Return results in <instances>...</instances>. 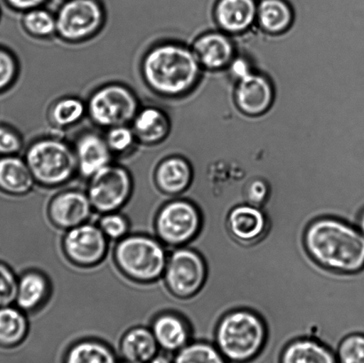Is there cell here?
<instances>
[{
    "instance_id": "6da1fadb",
    "label": "cell",
    "mask_w": 364,
    "mask_h": 363,
    "mask_svg": "<svg viewBox=\"0 0 364 363\" xmlns=\"http://www.w3.org/2000/svg\"><path fill=\"white\" fill-rule=\"evenodd\" d=\"M142 80L161 97H185L200 81L201 65L193 50L177 42L158 43L141 59Z\"/></svg>"
},
{
    "instance_id": "7a4b0ae2",
    "label": "cell",
    "mask_w": 364,
    "mask_h": 363,
    "mask_svg": "<svg viewBox=\"0 0 364 363\" xmlns=\"http://www.w3.org/2000/svg\"><path fill=\"white\" fill-rule=\"evenodd\" d=\"M305 245L314 261L331 271L355 273L364 269V237L344 220H316L306 229Z\"/></svg>"
},
{
    "instance_id": "3957f363",
    "label": "cell",
    "mask_w": 364,
    "mask_h": 363,
    "mask_svg": "<svg viewBox=\"0 0 364 363\" xmlns=\"http://www.w3.org/2000/svg\"><path fill=\"white\" fill-rule=\"evenodd\" d=\"M169 250L155 236L129 234L115 243L113 262L124 278L139 286L162 280Z\"/></svg>"
},
{
    "instance_id": "277c9868",
    "label": "cell",
    "mask_w": 364,
    "mask_h": 363,
    "mask_svg": "<svg viewBox=\"0 0 364 363\" xmlns=\"http://www.w3.org/2000/svg\"><path fill=\"white\" fill-rule=\"evenodd\" d=\"M266 340L262 318L247 309H238L220 320L214 345L230 363H252L262 354Z\"/></svg>"
},
{
    "instance_id": "5b68a950",
    "label": "cell",
    "mask_w": 364,
    "mask_h": 363,
    "mask_svg": "<svg viewBox=\"0 0 364 363\" xmlns=\"http://www.w3.org/2000/svg\"><path fill=\"white\" fill-rule=\"evenodd\" d=\"M24 160L37 186L56 190L77 175L73 146L57 136H46L31 142Z\"/></svg>"
},
{
    "instance_id": "8992f818",
    "label": "cell",
    "mask_w": 364,
    "mask_h": 363,
    "mask_svg": "<svg viewBox=\"0 0 364 363\" xmlns=\"http://www.w3.org/2000/svg\"><path fill=\"white\" fill-rule=\"evenodd\" d=\"M155 237L168 249L186 246L201 227V215L194 202L183 197L166 199L153 220Z\"/></svg>"
},
{
    "instance_id": "52a82bcc",
    "label": "cell",
    "mask_w": 364,
    "mask_h": 363,
    "mask_svg": "<svg viewBox=\"0 0 364 363\" xmlns=\"http://www.w3.org/2000/svg\"><path fill=\"white\" fill-rule=\"evenodd\" d=\"M140 109L136 94L120 83L102 85L92 92L87 102L89 119L105 130L131 124Z\"/></svg>"
},
{
    "instance_id": "ba28073f",
    "label": "cell",
    "mask_w": 364,
    "mask_h": 363,
    "mask_svg": "<svg viewBox=\"0 0 364 363\" xmlns=\"http://www.w3.org/2000/svg\"><path fill=\"white\" fill-rule=\"evenodd\" d=\"M56 36L69 44L90 40L100 33L106 21L100 0H66L57 10Z\"/></svg>"
},
{
    "instance_id": "9c48e42d",
    "label": "cell",
    "mask_w": 364,
    "mask_h": 363,
    "mask_svg": "<svg viewBox=\"0 0 364 363\" xmlns=\"http://www.w3.org/2000/svg\"><path fill=\"white\" fill-rule=\"evenodd\" d=\"M87 181L85 192L95 212L100 215L121 211L133 197L134 178L119 163H109Z\"/></svg>"
},
{
    "instance_id": "30bf717a",
    "label": "cell",
    "mask_w": 364,
    "mask_h": 363,
    "mask_svg": "<svg viewBox=\"0 0 364 363\" xmlns=\"http://www.w3.org/2000/svg\"><path fill=\"white\" fill-rule=\"evenodd\" d=\"M205 277V263L198 251L187 246L169 250L161 281L170 297L187 300L194 296L201 290Z\"/></svg>"
},
{
    "instance_id": "8fae6325",
    "label": "cell",
    "mask_w": 364,
    "mask_h": 363,
    "mask_svg": "<svg viewBox=\"0 0 364 363\" xmlns=\"http://www.w3.org/2000/svg\"><path fill=\"white\" fill-rule=\"evenodd\" d=\"M110 242L91 222L65 231L60 248L66 261L80 269H94L108 257Z\"/></svg>"
},
{
    "instance_id": "7c38bea8",
    "label": "cell",
    "mask_w": 364,
    "mask_h": 363,
    "mask_svg": "<svg viewBox=\"0 0 364 363\" xmlns=\"http://www.w3.org/2000/svg\"><path fill=\"white\" fill-rule=\"evenodd\" d=\"M95 211L87 192L78 188H67L53 195L46 208L50 224L65 231L90 222Z\"/></svg>"
},
{
    "instance_id": "4fadbf2b",
    "label": "cell",
    "mask_w": 364,
    "mask_h": 363,
    "mask_svg": "<svg viewBox=\"0 0 364 363\" xmlns=\"http://www.w3.org/2000/svg\"><path fill=\"white\" fill-rule=\"evenodd\" d=\"M77 165V175L88 180L113 162V155L105 135L87 130L78 134L73 144Z\"/></svg>"
},
{
    "instance_id": "5bb4252c",
    "label": "cell",
    "mask_w": 364,
    "mask_h": 363,
    "mask_svg": "<svg viewBox=\"0 0 364 363\" xmlns=\"http://www.w3.org/2000/svg\"><path fill=\"white\" fill-rule=\"evenodd\" d=\"M151 328L159 350L171 354L192 341V332L187 319L174 309L167 308L151 319Z\"/></svg>"
},
{
    "instance_id": "9a60e30c",
    "label": "cell",
    "mask_w": 364,
    "mask_h": 363,
    "mask_svg": "<svg viewBox=\"0 0 364 363\" xmlns=\"http://www.w3.org/2000/svg\"><path fill=\"white\" fill-rule=\"evenodd\" d=\"M234 98L238 109L245 116H262L273 105L274 89L266 77L252 72L238 80Z\"/></svg>"
},
{
    "instance_id": "2e32d148",
    "label": "cell",
    "mask_w": 364,
    "mask_h": 363,
    "mask_svg": "<svg viewBox=\"0 0 364 363\" xmlns=\"http://www.w3.org/2000/svg\"><path fill=\"white\" fill-rule=\"evenodd\" d=\"M193 167L185 156L173 155L156 165L153 180L156 190L166 199L180 197L192 183Z\"/></svg>"
},
{
    "instance_id": "e0dca14e",
    "label": "cell",
    "mask_w": 364,
    "mask_h": 363,
    "mask_svg": "<svg viewBox=\"0 0 364 363\" xmlns=\"http://www.w3.org/2000/svg\"><path fill=\"white\" fill-rule=\"evenodd\" d=\"M53 294L51 279L41 270L31 269L18 275L14 305L27 315L41 312L48 304Z\"/></svg>"
},
{
    "instance_id": "ac0fdd59",
    "label": "cell",
    "mask_w": 364,
    "mask_h": 363,
    "mask_svg": "<svg viewBox=\"0 0 364 363\" xmlns=\"http://www.w3.org/2000/svg\"><path fill=\"white\" fill-rule=\"evenodd\" d=\"M138 143L155 146L165 141L172 129V122L165 110L156 106L139 109L130 124Z\"/></svg>"
},
{
    "instance_id": "d6986e66",
    "label": "cell",
    "mask_w": 364,
    "mask_h": 363,
    "mask_svg": "<svg viewBox=\"0 0 364 363\" xmlns=\"http://www.w3.org/2000/svg\"><path fill=\"white\" fill-rule=\"evenodd\" d=\"M192 50L200 65L212 71L225 69L232 63L235 55L233 43L219 32L200 36L193 43Z\"/></svg>"
},
{
    "instance_id": "ffe728a7",
    "label": "cell",
    "mask_w": 364,
    "mask_h": 363,
    "mask_svg": "<svg viewBox=\"0 0 364 363\" xmlns=\"http://www.w3.org/2000/svg\"><path fill=\"white\" fill-rule=\"evenodd\" d=\"M33 176L24 158L19 156H0V192L12 198L27 197L33 191Z\"/></svg>"
},
{
    "instance_id": "44dd1931",
    "label": "cell",
    "mask_w": 364,
    "mask_h": 363,
    "mask_svg": "<svg viewBox=\"0 0 364 363\" xmlns=\"http://www.w3.org/2000/svg\"><path fill=\"white\" fill-rule=\"evenodd\" d=\"M258 0H218L213 10L217 23L230 33H242L257 18Z\"/></svg>"
},
{
    "instance_id": "7402d4cb",
    "label": "cell",
    "mask_w": 364,
    "mask_h": 363,
    "mask_svg": "<svg viewBox=\"0 0 364 363\" xmlns=\"http://www.w3.org/2000/svg\"><path fill=\"white\" fill-rule=\"evenodd\" d=\"M228 223L232 236L246 244H253L262 239L267 227L263 210L249 205H238L232 209Z\"/></svg>"
},
{
    "instance_id": "603a6c76",
    "label": "cell",
    "mask_w": 364,
    "mask_h": 363,
    "mask_svg": "<svg viewBox=\"0 0 364 363\" xmlns=\"http://www.w3.org/2000/svg\"><path fill=\"white\" fill-rule=\"evenodd\" d=\"M159 351V345L149 327H132L119 340V358L122 362L148 363Z\"/></svg>"
},
{
    "instance_id": "cb8c5ba5",
    "label": "cell",
    "mask_w": 364,
    "mask_h": 363,
    "mask_svg": "<svg viewBox=\"0 0 364 363\" xmlns=\"http://www.w3.org/2000/svg\"><path fill=\"white\" fill-rule=\"evenodd\" d=\"M63 363H121L109 344L96 337H83L67 347Z\"/></svg>"
},
{
    "instance_id": "d4e9b609",
    "label": "cell",
    "mask_w": 364,
    "mask_h": 363,
    "mask_svg": "<svg viewBox=\"0 0 364 363\" xmlns=\"http://www.w3.org/2000/svg\"><path fill=\"white\" fill-rule=\"evenodd\" d=\"M30 330L26 313L14 304L0 308V347L17 350L28 339Z\"/></svg>"
},
{
    "instance_id": "484cf974",
    "label": "cell",
    "mask_w": 364,
    "mask_h": 363,
    "mask_svg": "<svg viewBox=\"0 0 364 363\" xmlns=\"http://www.w3.org/2000/svg\"><path fill=\"white\" fill-rule=\"evenodd\" d=\"M278 363H338L336 354L314 339L291 341L282 352Z\"/></svg>"
},
{
    "instance_id": "4316f807",
    "label": "cell",
    "mask_w": 364,
    "mask_h": 363,
    "mask_svg": "<svg viewBox=\"0 0 364 363\" xmlns=\"http://www.w3.org/2000/svg\"><path fill=\"white\" fill-rule=\"evenodd\" d=\"M257 19L269 34H281L290 28L294 12L287 0H258Z\"/></svg>"
},
{
    "instance_id": "83f0119b",
    "label": "cell",
    "mask_w": 364,
    "mask_h": 363,
    "mask_svg": "<svg viewBox=\"0 0 364 363\" xmlns=\"http://www.w3.org/2000/svg\"><path fill=\"white\" fill-rule=\"evenodd\" d=\"M87 115V102L76 96L57 99L49 107L48 113V122L56 130L77 126Z\"/></svg>"
},
{
    "instance_id": "f1b7e54d",
    "label": "cell",
    "mask_w": 364,
    "mask_h": 363,
    "mask_svg": "<svg viewBox=\"0 0 364 363\" xmlns=\"http://www.w3.org/2000/svg\"><path fill=\"white\" fill-rule=\"evenodd\" d=\"M21 21V26L30 37L49 39L56 36L55 14L43 6L24 12Z\"/></svg>"
},
{
    "instance_id": "f546056e",
    "label": "cell",
    "mask_w": 364,
    "mask_h": 363,
    "mask_svg": "<svg viewBox=\"0 0 364 363\" xmlns=\"http://www.w3.org/2000/svg\"><path fill=\"white\" fill-rule=\"evenodd\" d=\"M173 363H230L215 345L206 341H191L173 357Z\"/></svg>"
},
{
    "instance_id": "4dcf8cb0",
    "label": "cell",
    "mask_w": 364,
    "mask_h": 363,
    "mask_svg": "<svg viewBox=\"0 0 364 363\" xmlns=\"http://www.w3.org/2000/svg\"><path fill=\"white\" fill-rule=\"evenodd\" d=\"M105 138L113 156H128L138 144L130 124L109 128L106 130Z\"/></svg>"
},
{
    "instance_id": "1f68e13d",
    "label": "cell",
    "mask_w": 364,
    "mask_h": 363,
    "mask_svg": "<svg viewBox=\"0 0 364 363\" xmlns=\"http://www.w3.org/2000/svg\"><path fill=\"white\" fill-rule=\"evenodd\" d=\"M98 227L112 243H117L128 236L131 231V222L121 211L105 213L100 215Z\"/></svg>"
},
{
    "instance_id": "d6a6232c",
    "label": "cell",
    "mask_w": 364,
    "mask_h": 363,
    "mask_svg": "<svg viewBox=\"0 0 364 363\" xmlns=\"http://www.w3.org/2000/svg\"><path fill=\"white\" fill-rule=\"evenodd\" d=\"M338 363H364V334L353 333L344 337L337 348Z\"/></svg>"
},
{
    "instance_id": "836d02e7",
    "label": "cell",
    "mask_w": 364,
    "mask_h": 363,
    "mask_svg": "<svg viewBox=\"0 0 364 363\" xmlns=\"http://www.w3.org/2000/svg\"><path fill=\"white\" fill-rule=\"evenodd\" d=\"M17 283L18 275L12 265L0 261V308L14 304Z\"/></svg>"
},
{
    "instance_id": "e575fe53",
    "label": "cell",
    "mask_w": 364,
    "mask_h": 363,
    "mask_svg": "<svg viewBox=\"0 0 364 363\" xmlns=\"http://www.w3.org/2000/svg\"><path fill=\"white\" fill-rule=\"evenodd\" d=\"M19 70V63L14 53L0 48V92L6 91L16 83Z\"/></svg>"
},
{
    "instance_id": "d590c367",
    "label": "cell",
    "mask_w": 364,
    "mask_h": 363,
    "mask_svg": "<svg viewBox=\"0 0 364 363\" xmlns=\"http://www.w3.org/2000/svg\"><path fill=\"white\" fill-rule=\"evenodd\" d=\"M23 147L21 135L9 126H0V156H16Z\"/></svg>"
},
{
    "instance_id": "8d00e7d4",
    "label": "cell",
    "mask_w": 364,
    "mask_h": 363,
    "mask_svg": "<svg viewBox=\"0 0 364 363\" xmlns=\"http://www.w3.org/2000/svg\"><path fill=\"white\" fill-rule=\"evenodd\" d=\"M11 9L17 12H27L28 10L44 6L48 0H5Z\"/></svg>"
},
{
    "instance_id": "74e56055",
    "label": "cell",
    "mask_w": 364,
    "mask_h": 363,
    "mask_svg": "<svg viewBox=\"0 0 364 363\" xmlns=\"http://www.w3.org/2000/svg\"><path fill=\"white\" fill-rule=\"evenodd\" d=\"M231 74L237 81L252 73L249 63L245 59L235 60L231 65Z\"/></svg>"
},
{
    "instance_id": "f35d334b",
    "label": "cell",
    "mask_w": 364,
    "mask_h": 363,
    "mask_svg": "<svg viewBox=\"0 0 364 363\" xmlns=\"http://www.w3.org/2000/svg\"><path fill=\"white\" fill-rule=\"evenodd\" d=\"M148 363H173V357H171V354L160 350L159 353L156 354Z\"/></svg>"
},
{
    "instance_id": "ab89813d",
    "label": "cell",
    "mask_w": 364,
    "mask_h": 363,
    "mask_svg": "<svg viewBox=\"0 0 364 363\" xmlns=\"http://www.w3.org/2000/svg\"><path fill=\"white\" fill-rule=\"evenodd\" d=\"M355 227H358L360 232H361L364 237V208L362 210L361 212L359 213Z\"/></svg>"
},
{
    "instance_id": "60d3db41",
    "label": "cell",
    "mask_w": 364,
    "mask_h": 363,
    "mask_svg": "<svg viewBox=\"0 0 364 363\" xmlns=\"http://www.w3.org/2000/svg\"><path fill=\"white\" fill-rule=\"evenodd\" d=\"M121 363H126V362H121Z\"/></svg>"
},
{
    "instance_id": "b9f144b4",
    "label": "cell",
    "mask_w": 364,
    "mask_h": 363,
    "mask_svg": "<svg viewBox=\"0 0 364 363\" xmlns=\"http://www.w3.org/2000/svg\"><path fill=\"white\" fill-rule=\"evenodd\" d=\"M0 14H1V13H0Z\"/></svg>"
}]
</instances>
